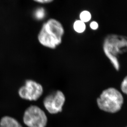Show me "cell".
I'll list each match as a JSON object with an SVG mask.
<instances>
[{"label":"cell","instance_id":"obj_12","mask_svg":"<svg viewBox=\"0 0 127 127\" xmlns=\"http://www.w3.org/2000/svg\"><path fill=\"white\" fill-rule=\"evenodd\" d=\"M89 26H90V28L94 31H96V30H97L99 27L98 23L97 22L95 21L92 22L90 23Z\"/></svg>","mask_w":127,"mask_h":127},{"label":"cell","instance_id":"obj_5","mask_svg":"<svg viewBox=\"0 0 127 127\" xmlns=\"http://www.w3.org/2000/svg\"><path fill=\"white\" fill-rule=\"evenodd\" d=\"M43 89L41 84L34 80L27 79L24 86L18 91L20 97L30 101H36L43 94Z\"/></svg>","mask_w":127,"mask_h":127},{"label":"cell","instance_id":"obj_3","mask_svg":"<svg viewBox=\"0 0 127 127\" xmlns=\"http://www.w3.org/2000/svg\"><path fill=\"white\" fill-rule=\"evenodd\" d=\"M98 108L106 112L114 113L122 108L124 98L120 92L114 88L103 90L96 99Z\"/></svg>","mask_w":127,"mask_h":127},{"label":"cell","instance_id":"obj_8","mask_svg":"<svg viewBox=\"0 0 127 127\" xmlns=\"http://www.w3.org/2000/svg\"><path fill=\"white\" fill-rule=\"evenodd\" d=\"M73 28L76 32L81 34L86 31V26L85 23L83 22L80 20H77L75 21L73 23Z\"/></svg>","mask_w":127,"mask_h":127},{"label":"cell","instance_id":"obj_1","mask_svg":"<svg viewBox=\"0 0 127 127\" xmlns=\"http://www.w3.org/2000/svg\"><path fill=\"white\" fill-rule=\"evenodd\" d=\"M64 29L62 23L50 18L43 23L37 35L39 43L45 47L55 49L62 41Z\"/></svg>","mask_w":127,"mask_h":127},{"label":"cell","instance_id":"obj_14","mask_svg":"<svg viewBox=\"0 0 127 127\" xmlns=\"http://www.w3.org/2000/svg\"></svg>","mask_w":127,"mask_h":127},{"label":"cell","instance_id":"obj_9","mask_svg":"<svg viewBox=\"0 0 127 127\" xmlns=\"http://www.w3.org/2000/svg\"><path fill=\"white\" fill-rule=\"evenodd\" d=\"M92 15L91 12L87 10L82 11L79 15L80 20L86 23L91 20L92 18Z\"/></svg>","mask_w":127,"mask_h":127},{"label":"cell","instance_id":"obj_2","mask_svg":"<svg viewBox=\"0 0 127 127\" xmlns=\"http://www.w3.org/2000/svg\"><path fill=\"white\" fill-rule=\"evenodd\" d=\"M103 49L114 68L119 71V57L127 52V36L116 34L107 35L103 41Z\"/></svg>","mask_w":127,"mask_h":127},{"label":"cell","instance_id":"obj_10","mask_svg":"<svg viewBox=\"0 0 127 127\" xmlns=\"http://www.w3.org/2000/svg\"><path fill=\"white\" fill-rule=\"evenodd\" d=\"M46 12L44 8L39 7L35 11L34 16L37 20H41L45 17Z\"/></svg>","mask_w":127,"mask_h":127},{"label":"cell","instance_id":"obj_11","mask_svg":"<svg viewBox=\"0 0 127 127\" xmlns=\"http://www.w3.org/2000/svg\"><path fill=\"white\" fill-rule=\"evenodd\" d=\"M120 88L123 93L127 95V75L123 79Z\"/></svg>","mask_w":127,"mask_h":127},{"label":"cell","instance_id":"obj_6","mask_svg":"<svg viewBox=\"0 0 127 127\" xmlns=\"http://www.w3.org/2000/svg\"><path fill=\"white\" fill-rule=\"evenodd\" d=\"M65 100V96L63 93L60 90H57L44 98L43 106L49 113L57 114L62 111Z\"/></svg>","mask_w":127,"mask_h":127},{"label":"cell","instance_id":"obj_13","mask_svg":"<svg viewBox=\"0 0 127 127\" xmlns=\"http://www.w3.org/2000/svg\"><path fill=\"white\" fill-rule=\"evenodd\" d=\"M35 2L41 4H47L53 2V0H35Z\"/></svg>","mask_w":127,"mask_h":127},{"label":"cell","instance_id":"obj_4","mask_svg":"<svg viewBox=\"0 0 127 127\" xmlns=\"http://www.w3.org/2000/svg\"><path fill=\"white\" fill-rule=\"evenodd\" d=\"M23 120L28 127H46L48 123L45 113L36 105H31L26 109Z\"/></svg>","mask_w":127,"mask_h":127},{"label":"cell","instance_id":"obj_7","mask_svg":"<svg viewBox=\"0 0 127 127\" xmlns=\"http://www.w3.org/2000/svg\"><path fill=\"white\" fill-rule=\"evenodd\" d=\"M0 127H23L15 119L9 116L2 117L0 120Z\"/></svg>","mask_w":127,"mask_h":127}]
</instances>
